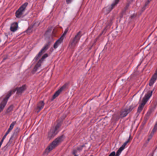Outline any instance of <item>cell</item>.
Wrapping results in <instances>:
<instances>
[{
	"label": "cell",
	"mask_w": 157,
	"mask_h": 156,
	"mask_svg": "<svg viewBox=\"0 0 157 156\" xmlns=\"http://www.w3.org/2000/svg\"><path fill=\"white\" fill-rule=\"evenodd\" d=\"M64 138L65 136L64 135H61V136H59L58 137L56 138L46 148L44 152L43 153V155H48L49 153H50V152H52L53 150H54L56 147H57L64 141Z\"/></svg>",
	"instance_id": "6da1fadb"
},
{
	"label": "cell",
	"mask_w": 157,
	"mask_h": 156,
	"mask_svg": "<svg viewBox=\"0 0 157 156\" xmlns=\"http://www.w3.org/2000/svg\"><path fill=\"white\" fill-rule=\"evenodd\" d=\"M63 120H64V119H60L52 127V128L49 130L48 134V138L49 140H51L52 138H53L59 132L61 126L62 125Z\"/></svg>",
	"instance_id": "7a4b0ae2"
},
{
	"label": "cell",
	"mask_w": 157,
	"mask_h": 156,
	"mask_svg": "<svg viewBox=\"0 0 157 156\" xmlns=\"http://www.w3.org/2000/svg\"><path fill=\"white\" fill-rule=\"evenodd\" d=\"M153 91H149L147 92L146 94L145 95V96L143 97L142 101L139 105V107L138 108L137 113H140L141 111H142L144 106H145L146 104L148 101L149 100L150 98L152 97L153 95Z\"/></svg>",
	"instance_id": "3957f363"
},
{
	"label": "cell",
	"mask_w": 157,
	"mask_h": 156,
	"mask_svg": "<svg viewBox=\"0 0 157 156\" xmlns=\"http://www.w3.org/2000/svg\"><path fill=\"white\" fill-rule=\"evenodd\" d=\"M17 88L13 89V90H11L7 93V95L4 98V100L1 102V103L0 104V113L2 112V110H4L5 107L6 106L8 100L10 98V97L13 95V93L16 92Z\"/></svg>",
	"instance_id": "277c9868"
},
{
	"label": "cell",
	"mask_w": 157,
	"mask_h": 156,
	"mask_svg": "<svg viewBox=\"0 0 157 156\" xmlns=\"http://www.w3.org/2000/svg\"><path fill=\"white\" fill-rule=\"evenodd\" d=\"M48 54H45L43 56H42V57L39 60V61H38L37 63L36 64V65L34 66V68L32 70L33 74L35 73L39 69V68L41 66L42 63H43L46 59L48 57Z\"/></svg>",
	"instance_id": "5b68a950"
},
{
	"label": "cell",
	"mask_w": 157,
	"mask_h": 156,
	"mask_svg": "<svg viewBox=\"0 0 157 156\" xmlns=\"http://www.w3.org/2000/svg\"><path fill=\"white\" fill-rule=\"evenodd\" d=\"M28 3L27 2L25 3L16 11V13H15V16L17 18H20V17H21L23 15V13H24V12L26 9V8L28 6Z\"/></svg>",
	"instance_id": "8992f818"
},
{
	"label": "cell",
	"mask_w": 157,
	"mask_h": 156,
	"mask_svg": "<svg viewBox=\"0 0 157 156\" xmlns=\"http://www.w3.org/2000/svg\"><path fill=\"white\" fill-rule=\"evenodd\" d=\"M81 32H79L76 34V36H74L73 39L71 40L70 43H69V46L71 48V47H74L78 43L80 39H81Z\"/></svg>",
	"instance_id": "52a82bcc"
},
{
	"label": "cell",
	"mask_w": 157,
	"mask_h": 156,
	"mask_svg": "<svg viewBox=\"0 0 157 156\" xmlns=\"http://www.w3.org/2000/svg\"><path fill=\"white\" fill-rule=\"evenodd\" d=\"M68 29H66L65 31H64V32L62 34V36H61V37L54 43V45H53L54 49H55L57 48V47L60 45L63 42V40H64V39L65 37L66 34L68 33Z\"/></svg>",
	"instance_id": "ba28073f"
},
{
	"label": "cell",
	"mask_w": 157,
	"mask_h": 156,
	"mask_svg": "<svg viewBox=\"0 0 157 156\" xmlns=\"http://www.w3.org/2000/svg\"><path fill=\"white\" fill-rule=\"evenodd\" d=\"M133 109V107L132 106L125 108V109H123L121 111L120 115V118H123L126 117L132 111Z\"/></svg>",
	"instance_id": "9c48e42d"
},
{
	"label": "cell",
	"mask_w": 157,
	"mask_h": 156,
	"mask_svg": "<svg viewBox=\"0 0 157 156\" xmlns=\"http://www.w3.org/2000/svg\"><path fill=\"white\" fill-rule=\"evenodd\" d=\"M16 121H13V122H12V124H11L10 127H9V128L8 130H7V132L6 133L4 136L3 137V138H2L1 141H0V148H1V146H2V143H3V142H4V141L6 137V136H8V134L11 132V130H13V128L14 125H16Z\"/></svg>",
	"instance_id": "30bf717a"
},
{
	"label": "cell",
	"mask_w": 157,
	"mask_h": 156,
	"mask_svg": "<svg viewBox=\"0 0 157 156\" xmlns=\"http://www.w3.org/2000/svg\"><path fill=\"white\" fill-rule=\"evenodd\" d=\"M50 45V43L49 42V43H47V44L43 47V48L41 50V51L39 52V53L36 56V58H35V60H36V61L38 60V59L42 56V55H43V54L44 53L46 52V50H48V49Z\"/></svg>",
	"instance_id": "8fae6325"
},
{
	"label": "cell",
	"mask_w": 157,
	"mask_h": 156,
	"mask_svg": "<svg viewBox=\"0 0 157 156\" xmlns=\"http://www.w3.org/2000/svg\"><path fill=\"white\" fill-rule=\"evenodd\" d=\"M67 85H68V84H65L64 85L62 86V87H61L60 88L58 89V90L55 92L54 95H53V97H52V101L55 100V98H57L62 93V91H64L67 87Z\"/></svg>",
	"instance_id": "7c38bea8"
},
{
	"label": "cell",
	"mask_w": 157,
	"mask_h": 156,
	"mask_svg": "<svg viewBox=\"0 0 157 156\" xmlns=\"http://www.w3.org/2000/svg\"><path fill=\"white\" fill-rule=\"evenodd\" d=\"M131 139V137H130L128 139V140H127V141L125 142L124 144L122 146L121 148H120V149L118 150L117 152V153H116V156H119V155L122 152V151L125 149V147H126L127 145L128 144V143H129Z\"/></svg>",
	"instance_id": "4fadbf2b"
},
{
	"label": "cell",
	"mask_w": 157,
	"mask_h": 156,
	"mask_svg": "<svg viewBox=\"0 0 157 156\" xmlns=\"http://www.w3.org/2000/svg\"><path fill=\"white\" fill-rule=\"evenodd\" d=\"M157 80V68L156 69V71H155V73H154L153 76H152V77L150 79V80L149 81V85L150 87H152L153 85L154 84H155V82H156V81Z\"/></svg>",
	"instance_id": "5bb4252c"
},
{
	"label": "cell",
	"mask_w": 157,
	"mask_h": 156,
	"mask_svg": "<svg viewBox=\"0 0 157 156\" xmlns=\"http://www.w3.org/2000/svg\"><path fill=\"white\" fill-rule=\"evenodd\" d=\"M27 89V86L26 85H23L21 87L19 88H17L16 94L17 95H20L23 93V92H25Z\"/></svg>",
	"instance_id": "9a60e30c"
},
{
	"label": "cell",
	"mask_w": 157,
	"mask_h": 156,
	"mask_svg": "<svg viewBox=\"0 0 157 156\" xmlns=\"http://www.w3.org/2000/svg\"><path fill=\"white\" fill-rule=\"evenodd\" d=\"M45 105V102L43 101H40L37 104L36 107V111L37 113H39L43 109Z\"/></svg>",
	"instance_id": "2e32d148"
},
{
	"label": "cell",
	"mask_w": 157,
	"mask_h": 156,
	"mask_svg": "<svg viewBox=\"0 0 157 156\" xmlns=\"http://www.w3.org/2000/svg\"><path fill=\"white\" fill-rule=\"evenodd\" d=\"M18 23L17 22H14L11 24V26H10V29L12 32H14L15 31H16L18 29Z\"/></svg>",
	"instance_id": "e0dca14e"
},
{
	"label": "cell",
	"mask_w": 157,
	"mask_h": 156,
	"mask_svg": "<svg viewBox=\"0 0 157 156\" xmlns=\"http://www.w3.org/2000/svg\"><path fill=\"white\" fill-rule=\"evenodd\" d=\"M19 128H17L16 129V130H15V132H14V133L13 134V135H12V137H11V138H10V140L9 141V142H8V144H7V146H7L8 147V146H9L10 145V144H11V143H12V140L13 139V138L15 137V136H16L17 135L18 133V132H19Z\"/></svg>",
	"instance_id": "ac0fdd59"
},
{
	"label": "cell",
	"mask_w": 157,
	"mask_h": 156,
	"mask_svg": "<svg viewBox=\"0 0 157 156\" xmlns=\"http://www.w3.org/2000/svg\"><path fill=\"white\" fill-rule=\"evenodd\" d=\"M157 121L156 122V124H155V125L154 126L153 128V130H152V132L150 134L149 136V139H148V141H149L150 140L152 139V137H153V135H154L155 133L157 132Z\"/></svg>",
	"instance_id": "d6986e66"
},
{
	"label": "cell",
	"mask_w": 157,
	"mask_h": 156,
	"mask_svg": "<svg viewBox=\"0 0 157 156\" xmlns=\"http://www.w3.org/2000/svg\"><path fill=\"white\" fill-rule=\"evenodd\" d=\"M120 1H121V0H114V2L112 4L111 6H110V7L109 8V13L111 10H113V9L114 8V7L118 4V3Z\"/></svg>",
	"instance_id": "ffe728a7"
},
{
	"label": "cell",
	"mask_w": 157,
	"mask_h": 156,
	"mask_svg": "<svg viewBox=\"0 0 157 156\" xmlns=\"http://www.w3.org/2000/svg\"><path fill=\"white\" fill-rule=\"evenodd\" d=\"M13 107H14V106H13V104L11 105L10 106H9L8 108L7 109V110L6 111V114H8L10 113L13 110Z\"/></svg>",
	"instance_id": "44dd1931"
},
{
	"label": "cell",
	"mask_w": 157,
	"mask_h": 156,
	"mask_svg": "<svg viewBox=\"0 0 157 156\" xmlns=\"http://www.w3.org/2000/svg\"><path fill=\"white\" fill-rule=\"evenodd\" d=\"M152 1V0H146V2L144 4V5L143 6V7H142V11L141 12H143V11H144L145 9L146 8L148 5L149 4L150 2L151 1Z\"/></svg>",
	"instance_id": "7402d4cb"
},
{
	"label": "cell",
	"mask_w": 157,
	"mask_h": 156,
	"mask_svg": "<svg viewBox=\"0 0 157 156\" xmlns=\"http://www.w3.org/2000/svg\"><path fill=\"white\" fill-rule=\"evenodd\" d=\"M73 0H66V3H67L68 4H69L71 3V2L73 1Z\"/></svg>",
	"instance_id": "603a6c76"
},
{
	"label": "cell",
	"mask_w": 157,
	"mask_h": 156,
	"mask_svg": "<svg viewBox=\"0 0 157 156\" xmlns=\"http://www.w3.org/2000/svg\"><path fill=\"white\" fill-rule=\"evenodd\" d=\"M115 155H116V153H115V152H113V153H110V154H109V156H115Z\"/></svg>",
	"instance_id": "cb8c5ba5"
}]
</instances>
